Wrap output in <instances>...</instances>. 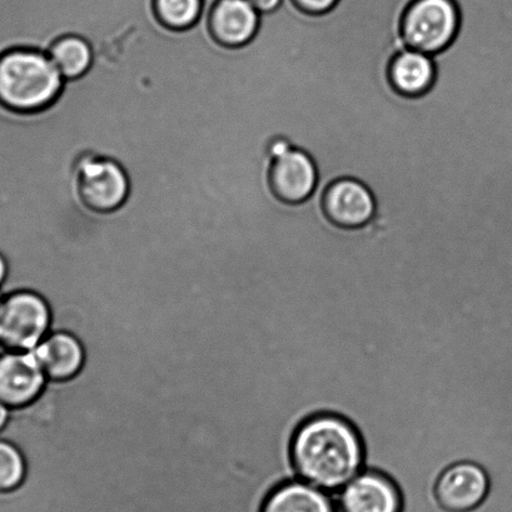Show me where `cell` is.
Returning <instances> with one entry per match:
<instances>
[{"mask_svg":"<svg viewBox=\"0 0 512 512\" xmlns=\"http://www.w3.org/2000/svg\"><path fill=\"white\" fill-rule=\"evenodd\" d=\"M298 7L308 13H326L336 6L338 0H295Z\"/></svg>","mask_w":512,"mask_h":512,"instance_id":"ac0fdd59","label":"cell"},{"mask_svg":"<svg viewBox=\"0 0 512 512\" xmlns=\"http://www.w3.org/2000/svg\"><path fill=\"white\" fill-rule=\"evenodd\" d=\"M258 512H338V509L331 494L296 479L268 492Z\"/></svg>","mask_w":512,"mask_h":512,"instance_id":"4fadbf2b","label":"cell"},{"mask_svg":"<svg viewBox=\"0 0 512 512\" xmlns=\"http://www.w3.org/2000/svg\"><path fill=\"white\" fill-rule=\"evenodd\" d=\"M298 479L336 495L365 470V446L344 417L320 414L303 422L291 445Z\"/></svg>","mask_w":512,"mask_h":512,"instance_id":"6da1fadb","label":"cell"},{"mask_svg":"<svg viewBox=\"0 0 512 512\" xmlns=\"http://www.w3.org/2000/svg\"><path fill=\"white\" fill-rule=\"evenodd\" d=\"M48 56L66 81L83 77L93 64L91 44L79 36L58 39L49 49Z\"/></svg>","mask_w":512,"mask_h":512,"instance_id":"9a60e30c","label":"cell"},{"mask_svg":"<svg viewBox=\"0 0 512 512\" xmlns=\"http://www.w3.org/2000/svg\"><path fill=\"white\" fill-rule=\"evenodd\" d=\"M317 181L316 164L301 149L291 148L273 159L271 183L281 200L291 203L307 200L315 191Z\"/></svg>","mask_w":512,"mask_h":512,"instance_id":"9c48e42d","label":"cell"},{"mask_svg":"<svg viewBox=\"0 0 512 512\" xmlns=\"http://www.w3.org/2000/svg\"><path fill=\"white\" fill-rule=\"evenodd\" d=\"M338 512H404L405 499L389 476L365 469L336 494Z\"/></svg>","mask_w":512,"mask_h":512,"instance_id":"ba28073f","label":"cell"},{"mask_svg":"<svg viewBox=\"0 0 512 512\" xmlns=\"http://www.w3.org/2000/svg\"><path fill=\"white\" fill-rule=\"evenodd\" d=\"M9 277V262L7 257L0 252V290L6 285Z\"/></svg>","mask_w":512,"mask_h":512,"instance_id":"44dd1931","label":"cell"},{"mask_svg":"<svg viewBox=\"0 0 512 512\" xmlns=\"http://www.w3.org/2000/svg\"><path fill=\"white\" fill-rule=\"evenodd\" d=\"M64 83L46 52L16 48L0 56V104L13 112L36 113L51 107Z\"/></svg>","mask_w":512,"mask_h":512,"instance_id":"7a4b0ae2","label":"cell"},{"mask_svg":"<svg viewBox=\"0 0 512 512\" xmlns=\"http://www.w3.org/2000/svg\"><path fill=\"white\" fill-rule=\"evenodd\" d=\"M79 195L91 210L108 213L128 200L131 183L121 164L112 158L88 156L78 166Z\"/></svg>","mask_w":512,"mask_h":512,"instance_id":"5b68a950","label":"cell"},{"mask_svg":"<svg viewBox=\"0 0 512 512\" xmlns=\"http://www.w3.org/2000/svg\"><path fill=\"white\" fill-rule=\"evenodd\" d=\"M28 464L21 447L0 436V495H11L26 482Z\"/></svg>","mask_w":512,"mask_h":512,"instance_id":"2e32d148","label":"cell"},{"mask_svg":"<svg viewBox=\"0 0 512 512\" xmlns=\"http://www.w3.org/2000/svg\"><path fill=\"white\" fill-rule=\"evenodd\" d=\"M325 210L338 226L356 228L375 216L376 202L369 188L360 181L345 178L336 181L325 195Z\"/></svg>","mask_w":512,"mask_h":512,"instance_id":"8fae6325","label":"cell"},{"mask_svg":"<svg viewBox=\"0 0 512 512\" xmlns=\"http://www.w3.org/2000/svg\"><path fill=\"white\" fill-rule=\"evenodd\" d=\"M12 412L13 411L9 409L7 405L0 402V436L4 434V431H6L9 424H11Z\"/></svg>","mask_w":512,"mask_h":512,"instance_id":"ffe728a7","label":"cell"},{"mask_svg":"<svg viewBox=\"0 0 512 512\" xmlns=\"http://www.w3.org/2000/svg\"><path fill=\"white\" fill-rule=\"evenodd\" d=\"M47 382L33 352H0V402L12 411L34 404L46 389Z\"/></svg>","mask_w":512,"mask_h":512,"instance_id":"52a82bcc","label":"cell"},{"mask_svg":"<svg viewBox=\"0 0 512 512\" xmlns=\"http://www.w3.org/2000/svg\"><path fill=\"white\" fill-rule=\"evenodd\" d=\"M52 322L51 306L41 293L9 290L0 306V347L32 352L52 332Z\"/></svg>","mask_w":512,"mask_h":512,"instance_id":"3957f363","label":"cell"},{"mask_svg":"<svg viewBox=\"0 0 512 512\" xmlns=\"http://www.w3.org/2000/svg\"><path fill=\"white\" fill-rule=\"evenodd\" d=\"M260 16L248 0H216L210 14V31L222 46L242 47L256 36Z\"/></svg>","mask_w":512,"mask_h":512,"instance_id":"7c38bea8","label":"cell"},{"mask_svg":"<svg viewBox=\"0 0 512 512\" xmlns=\"http://www.w3.org/2000/svg\"><path fill=\"white\" fill-rule=\"evenodd\" d=\"M48 381L72 380L82 371L86 351L72 332L52 330L33 351Z\"/></svg>","mask_w":512,"mask_h":512,"instance_id":"30bf717a","label":"cell"},{"mask_svg":"<svg viewBox=\"0 0 512 512\" xmlns=\"http://www.w3.org/2000/svg\"><path fill=\"white\" fill-rule=\"evenodd\" d=\"M260 14L275 12L281 6L282 0H248Z\"/></svg>","mask_w":512,"mask_h":512,"instance_id":"d6986e66","label":"cell"},{"mask_svg":"<svg viewBox=\"0 0 512 512\" xmlns=\"http://www.w3.org/2000/svg\"><path fill=\"white\" fill-rule=\"evenodd\" d=\"M3 298H4V293H2V290H0V306H2Z\"/></svg>","mask_w":512,"mask_h":512,"instance_id":"7402d4cb","label":"cell"},{"mask_svg":"<svg viewBox=\"0 0 512 512\" xmlns=\"http://www.w3.org/2000/svg\"><path fill=\"white\" fill-rule=\"evenodd\" d=\"M491 490L490 475L476 462H455L441 472L434 494L442 512H475L485 504Z\"/></svg>","mask_w":512,"mask_h":512,"instance_id":"8992f818","label":"cell"},{"mask_svg":"<svg viewBox=\"0 0 512 512\" xmlns=\"http://www.w3.org/2000/svg\"><path fill=\"white\" fill-rule=\"evenodd\" d=\"M203 0H156L159 21L173 31H186L200 21Z\"/></svg>","mask_w":512,"mask_h":512,"instance_id":"e0dca14e","label":"cell"},{"mask_svg":"<svg viewBox=\"0 0 512 512\" xmlns=\"http://www.w3.org/2000/svg\"><path fill=\"white\" fill-rule=\"evenodd\" d=\"M457 28L459 12L452 0H415L402 23L407 46L430 56L454 41Z\"/></svg>","mask_w":512,"mask_h":512,"instance_id":"277c9868","label":"cell"},{"mask_svg":"<svg viewBox=\"0 0 512 512\" xmlns=\"http://www.w3.org/2000/svg\"><path fill=\"white\" fill-rule=\"evenodd\" d=\"M390 78L397 91L406 96H419L431 87L435 78L434 61L430 54L406 49L391 63Z\"/></svg>","mask_w":512,"mask_h":512,"instance_id":"5bb4252c","label":"cell"}]
</instances>
